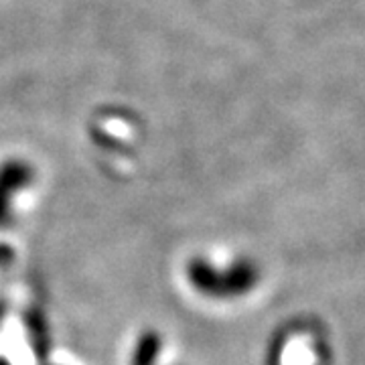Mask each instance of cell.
I'll return each mask as SVG.
<instances>
[{
  "mask_svg": "<svg viewBox=\"0 0 365 365\" xmlns=\"http://www.w3.org/2000/svg\"><path fill=\"white\" fill-rule=\"evenodd\" d=\"M33 181V169L25 160H6L0 165V227L9 225L13 211L11 201Z\"/></svg>",
  "mask_w": 365,
  "mask_h": 365,
  "instance_id": "1",
  "label": "cell"
},
{
  "mask_svg": "<svg viewBox=\"0 0 365 365\" xmlns=\"http://www.w3.org/2000/svg\"><path fill=\"white\" fill-rule=\"evenodd\" d=\"M187 278L197 292L211 299H225V270H217L205 258H193L187 264Z\"/></svg>",
  "mask_w": 365,
  "mask_h": 365,
  "instance_id": "2",
  "label": "cell"
},
{
  "mask_svg": "<svg viewBox=\"0 0 365 365\" xmlns=\"http://www.w3.org/2000/svg\"><path fill=\"white\" fill-rule=\"evenodd\" d=\"M258 284V268L250 260H237L225 268V299L248 294Z\"/></svg>",
  "mask_w": 365,
  "mask_h": 365,
  "instance_id": "3",
  "label": "cell"
},
{
  "mask_svg": "<svg viewBox=\"0 0 365 365\" xmlns=\"http://www.w3.org/2000/svg\"><path fill=\"white\" fill-rule=\"evenodd\" d=\"M160 347H163V341L157 331H144L136 341L130 365H155L160 355Z\"/></svg>",
  "mask_w": 365,
  "mask_h": 365,
  "instance_id": "4",
  "label": "cell"
},
{
  "mask_svg": "<svg viewBox=\"0 0 365 365\" xmlns=\"http://www.w3.org/2000/svg\"><path fill=\"white\" fill-rule=\"evenodd\" d=\"M11 258H13V250L9 248V246H0V264L9 262Z\"/></svg>",
  "mask_w": 365,
  "mask_h": 365,
  "instance_id": "5",
  "label": "cell"
},
{
  "mask_svg": "<svg viewBox=\"0 0 365 365\" xmlns=\"http://www.w3.org/2000/svg\"><path fill=\"white\" fill-rule=\"evenodd\" d=\"M0 365H11V361H9V359H4V357H0Z\"/></svg>",
  "mask_w": 365,
  "mask_h": 365,
  "instance_id": "6",
  "label": "cell"
}]
</instances>
